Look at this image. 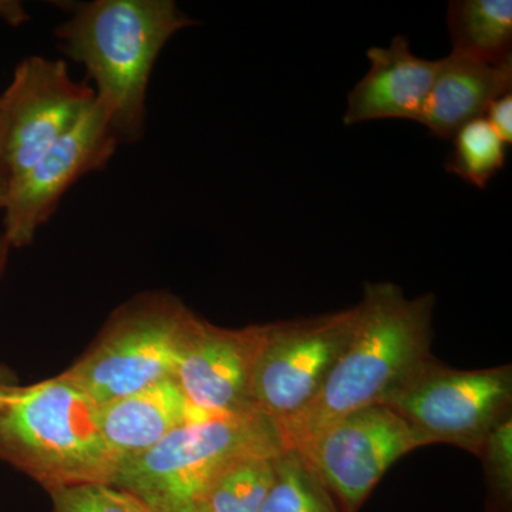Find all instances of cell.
Masks as SVG:
<instances>
[{"instance_id": "9", "label": "cell", "mask_w": 512, "mask_h": 512, "mask_svg": "<svg viewBox=\"0 0 512 512\" xmlns=\"http://www.w3.org/2000/svg\"><path fill=\"white\" fill-rule=\"evenodd\" d=\"M424 446L429 443L403 417L373 404L333 421L298 453L343 512H357L399 458Z\"/></svg>"}, {"instance_id": "5", "label": "cell", "mask_w": 512, "mask_h": 512, "mask_svg": "<svg viewBox=\"0 0 512 512\" xmlns=\"http://www.w3.org/2000/svg\"><path fill=\"white\" fill-rule=\"evenodd\" d=\"M194 316L173 293L134 296L63 373L100 406L174 379Z\"/></svg>"}, {"instance_id": "12", "label": "cell", "mask_w": 512, "mask_h": 512, "mask_svg": "<svg viewBox=\"0 0 512 512\" xmlns=\"http://www.w3.org/2000/svg\"><path fill=\"white\" fill-rule=\"evenodd\" d=\"M370 69L350 90L343 123L346 126L376 120L420 123L433 86L437 60L414 55L406 36H396L387 47L367 50Z\"/></svg>"}, {"instance_id": "1", "label": "cell", "mask_w": 512, "mask_h": 512, "mask_svg": "<svg viewBox=\"0 0 512 512\" xmlns=\"http://www.w3.org/2000/svg\"><path fill=\"white\" fill-rule=\"evenodd\" d=\"M349 345L301 412L276 421L282 450L299 451L332 424L384 396L431 355L434 293L407 298L392 282L365 285Z\"/></svg>"}, {"instance_id": "13", "label": "cell", "mask_w": 512, "mask_h": 512, "mask_svg": "<svg viewBox=\"0 0 512 512\" xmlns=\"http://www.w3.org/2000/svg\"><path fill=\"white\" fill-rule=\"evenodd\" d=\"M512 59L493 62L451 52L437 60L420 124L433 136L453 138L470 121L483 119L495 100L511 93Z\"/></svg>"}, {"instance_id": "8", "label": "cell", "mask_w": 512, "mask_h": 512, "mask_svg": "<svg viewBox=\"0 0 512 512\" xmlns=\"http://www.w3.org/2000/svg\"><path fill=\"white\" fill-rule=\"evenodd\" d=\"M96 100L93 87L72 79L63 60L30 56L0 96V177L25 173Z\"/></svg>"}, {"instance_id": "6", "label": "cell", "mask_w": 512, "mask_h": 512, "mask_svg": "<svg viewBox=\"0 0 512 512\" xmlns=\"http://www.w3.org/2000/svg\"><path fill=\"white\" fill-rule=\"evenodd\" d=\"M427 443L478 456L495 427L510 419L512 367L458 370L430 356L383 397Z\"/></svg>"}, {"instance_id": "3", "label": "cell", "mask_w": 512, "mask_h": 512, "mask_svg": "<svg viewBox=\"0 0 512 512\" xmlns=\"http://www.w3.org/2000/svg\"><path fill=\"white\" fill-rule=\"evenodd\" d=\"M0 461L49 493L111 484L117 470L101 434L100 404L64 373L22 386L0 414Z\"/></svg>"}, {"instance_id": "4", "label": "cell", "mask_w": 512, "mask_h": 512, "mask_svg": "<svg viewBox=\"0 0 512 512\" xmlns=\"http://www.w3.org/2000/svg\"><path fill=\"white\" fill-rule=\"evenodd\" d=\"M281 451L274 421L262 414L205 417L177 427L123 464L111 484L154 512H201L207 491L232 461Z\"/></svg>"}, {"instance_id": "14", "label": "cell", "mask_w": 512, "mask_h": 512, "mask_svg": "<svg viewBox=\"0 0 512 512\" xmlns=\"http://www.w3.org/2000/svg\"><path fill=\"white\" fill-rule=\"evenodd\" d=\"M201 419L174 379L100 406L101 434L117 470L177 427Z\"/></svg>"}, {"instance_id": "23", "label": "cell", "mask_w": 512, "mask_h": 512, "mask_svg": "<svg viewBox=\"0 0 512 512\" xmlns=\"http://www.w3.org/2000/svg\"><path fill=\"white\" fill-rule=\"evenodd\" d=\"M28 18L29 15L22 3L16 2V0H0V19L5 20L9 25H22Z\"/></svg>"}, {"instance_id": "24", "label": "cell", "mask_w": 512, "mask_h": 512, "mask_svg": "<svg viewBox=\"0 0 512 512\" xmlns=\"http://www.w3.org/2000/svg\"><path fill=\"white\" fill-rule=\"evenodd\" d=\"M10 251V245L3 234H0V276L5 271L6 262H8V256Z\"/></svg>"}, {"instance_id": "22", "label": "cell", "mask_w": 512, "mask_h": 512, "mask_svg": "<svg viewBox=\"0 0 512 512\" xmlns=\"http://www.w3.org/2000/svg\"><path fill=\"white\" fill-rule=\"evenodd\" d=\"M20 389H22V386L16 383L9 370L0 366V414L5 412L6 407L18 396Z\"/></svg>"}, {"instance_id": "7", "label": "cell", "mask_w": 512, "mask_h": 512, "mask_svg": "<svg viewBox=\"0 0 512 512\" xmlns=\"http://www.w3.org/2000/svg\"><path fill=\"white\" fill-rule=\"evenodd\" d=\"M357 320L359 305L266 323L251 376L255 412L274 423L301 412L349 345Z\"/></svg>"}, {"instance_id": "19", "label": "cell", "mask_w": 512, "mask_h": 512, "mask_svg": "<svg viewBox=\"0 0 512 512\" xmlns=\"http://www.w3.org/2000/svg\"><path fill=\"white\" fill-rule=\"evenodd\" d=\"M494 512L510 511L512 500V417L491 431L480 454Z\"/></svg>"}, {"instance_id": "10", "label": "cell", "mask_w": 512, "mask_h": 512, "mask_svg": "<svg viewBox=\"0 0 512 512\" xmlns=\"http://www.w3.org/2000/svg\"><path fill=\"white\" fill-rule=\"evenodd\" d=\"M120 144L97 100L82 119L25 173L8 181L3 207V237L10 248L33 244L37 231L55 214L80 178L104 170Z\"/></svg>"}, {"instance_id": "18", "label": "cell", "mask_w": 512, "mask_h": 512, "mask_svg": "<svg viewBox=\"0 0 512 512\" xmlns=\"http://www.w3.org/2000/svg\"><path fill=\"white\" fill-rule=\"evenodd\" d=\"M505 148L484 117L470 121L453 136V151L447 158L446 170L478 190H485L504 168Z\"/></svg>"}, {"instance_id": "15", "label": "cell", "mask_w": 512, "mask_h": 512, "mask_svg": "<svg viewBox=\"0 0 512 512\" xmlns=\"http://www.w3.org/2000/svg\"><path fill=\"white\" fill-rule=\"evenodd\" d=\"M451 52L493 62L512 59L511 0H454L448 5Z\"/></svg>"}, {"instance_id": "2", "label": "cell", "mask_w": 512, "mask_h": 512, "mask_svg": "<svg viewBox=\"0 0 512 512\" xmlns=\"http://www.w3.org/2000/svg\"><path fill=\"white\" fill-rule=\"evenodd\" d=\"M197 23L173 0H93L70 6L57 26L60 49L96 84L119 144L143 138L154 64L171 37Z\"/></svg>"}, {"instance_id": "17", "label": "cell", "mask_w": 512, "mask_h": 512, "mask_svg": "<svg viewBox=\"0 0 512 512\" xmlns=\"http://www.w3.org/2000/svg\"><path fill=\"white\" fill-rule=\"evenodd\" d=\"M261 512H343L333 494L298 451H282Z\"/></svg>"}, {"instance_id": "11", "label": "cell", "mask_w": 512, "mask_h": 512, "mask_svg": "<svg viewBox=\"0 0 512 512\" xmlns=\"http://www.w3.org/2000/svg\"><path fill=\"white\" fill-rule=\"evenodd\" d=\"M264 325L228 329L195 315L185 336L174 380L198 416L256 413L251 376Z\"/></svg>"}, {"instance_id": "21", "label": "cell", "mask_w": 512, "mask_h": 512, "mask_svg": "<svg viewBox=\"0 0 512 512\" xmlns=\"http://www.w3.org/2000/svg\"><path fill=\"white\" fill-rule=\"evenodd\" d=\"M484 119L490 124L498 137L503 140L505 146L512 143V94L508 93L500 97L488 107Z\"/></svg>"}, {"instance_id": "16", "label": "cell", "mask_w": 512, "mask_h": 512, "mask_svg": "<svg viewBox=\"0 0 512 512\" xmlns=\"http://www.w3.org/2000/svg\"><path fill=\"white\" fill-rule=\"evenodd\" d=\"M281 453H254L232 461L207 491L201 512H261Z\"/></svg>"}, {"instance_id": "25", "label": "cell", "mask_w": 512, "mask_h": 512, "mask_svg": "<svg viewBox=\"0 0 512 512\" xmlns=\"http://www.w3.org/2000/svg\"><path fill=\"white\" fill-rule=\"evenodd\" d=\"M6 191H8V183L5 178L0 177V211L5 207Z\"/></svg>"}, {"instance_id": "20", "label": "cell", "mask_w": 512, "mask_h": 512, "mask_svg": "<svg viewBox=\"0 0 512 512\" xmlns=\"http://www.w3.org/2000/svg\"><path fill=\"white\" fill-rule=\"evenodd\" d=\"M49 494L53 512H154L136 495L113 484L74 485Z\"/></svg>"}]
</instances>
